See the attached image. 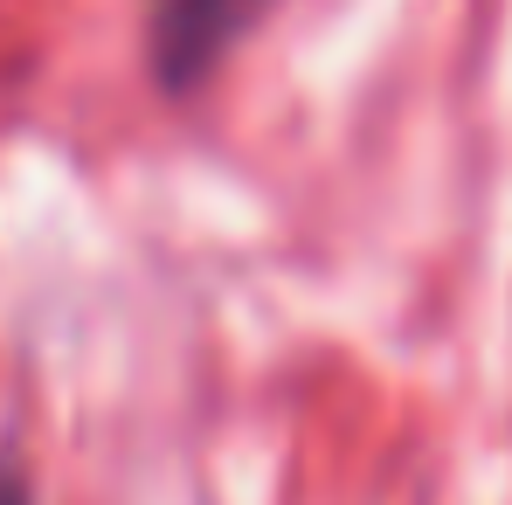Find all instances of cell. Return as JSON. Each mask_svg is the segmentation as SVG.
Returning <instances> with one entry per match:
<instances>
[{"instance_id": "obj_1", "label": "cell", "mask_w": 512, "mask_h": 505, "mask_svg": "<svg viewBox=\"0 0 512 505\" xmlns=\"http://www.w3.org/2000/svg\"><path fill=\"white\" fill-rule=\"evenodd\" d=\"M270 0H153V63H160V84L187 90L201 84L222 49L250 28Z\"/></svg>"}, {"instance_id": "obj_2", "label": "cell", "mask_w": 512, "mask_h": 505, "mask_svg": "<svg viewBox=\"0 0 512 505\" xmlns=\"http://www.w3.org/2000/svg\"><path fill=\"white\" fill-rule=\"evenodd\" d=\"M0 505H28V478L14 471V457H0Z\"/></svg>"}]
</instances>
